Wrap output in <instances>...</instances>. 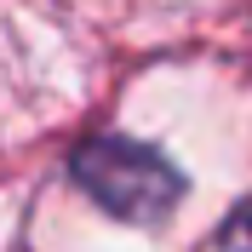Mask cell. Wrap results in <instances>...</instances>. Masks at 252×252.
<instances>
[{
	"label": "cell",
	"instance_id": "obj_1",
	"mask_svg": "<svg viewBox=\"0 0 252 252\" xmlns=\"http://www.w3.org/2000/svg\"><path fill=\"white\" fill-rule=\"evenodd\" d=\"M75 178L97 206L126 223H160L184 195V178L166 155L132 138H92L75 149Z\"/></svg>",
	"mask_w": 252,
	"mask_h": 252
},
{
	"label": "cell",
	"instance_id": "obj_2",
	"mask_svg": "<svg viewBox=\"0 0 252 252\" xmlns=\"http://www.w3.org/2000/svg\"><path fill=\"white\" fill-rule=\"evenodd\" d=\"M218 252H252V201L241 206L235 218L223 223V235H218Z\"/></svg>",
	"mask_w": 252,
	"mask_h": 252
}]
</instances>
